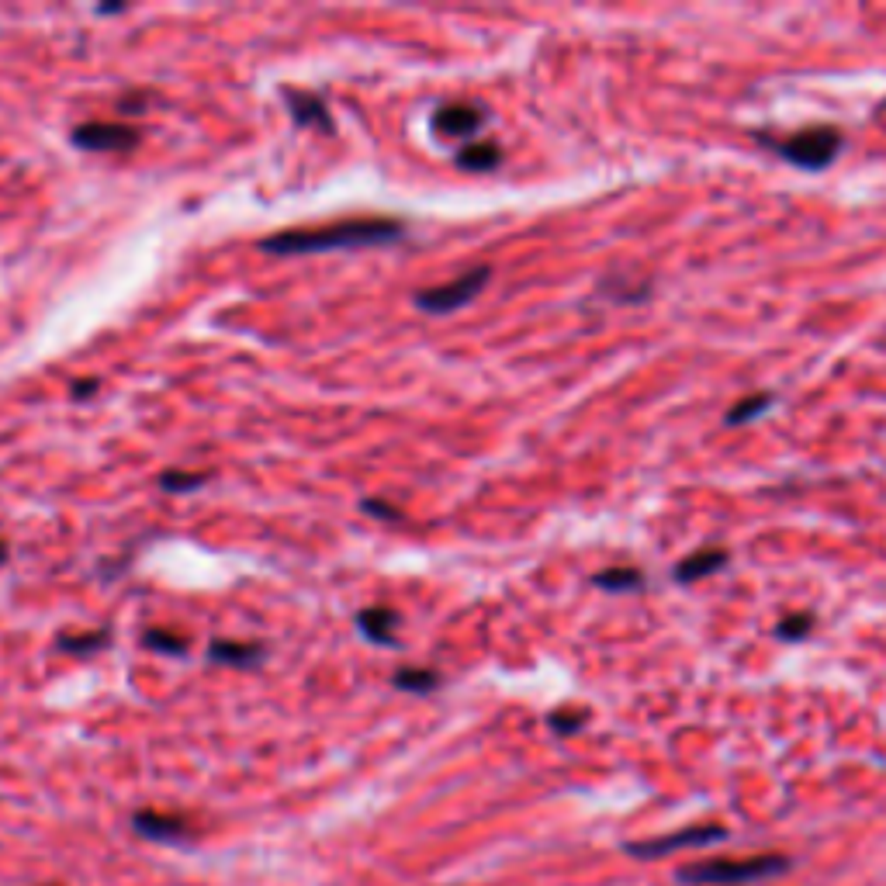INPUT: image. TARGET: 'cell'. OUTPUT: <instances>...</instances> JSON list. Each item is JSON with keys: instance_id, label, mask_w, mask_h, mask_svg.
I'll return each instance as SVG.
<instances>
[{"instance_id": "cell-13", "label": "cell", "mask_w": 886, "mask_h": 886, "mask_svg": "<svg viewBox=\"0 0 886 886\" xmlns=\"http://www.w3.org/2000/svg\"><path fill=\"white\" fill-rule=\"evenodd\" d=\"M260 658H264V651L257 648V644H232V641H219L212 644V662H222V665H257Z\"/></svg>"}, {"instance_id": "cell-12", "label": "cell", "mask_w": 886, "mask_h": 886, "mask_svg": "<svg viewBox=\"0 0 886 886\" xmlns=\"http://www.w3.org/2000/svg\"><path fill=\"white\" fill-rule=\"evenodd\" d=\"M502 160V149L495 142H468L457 153V167L461 170H492Z\"/></svg>"}, {"instance_id": "cell-2", "label": "cell", "mask_w": 886, "mask_h": 886, "mask_svg": "<svg viewBox=\"0 0 886 886\" xmlns=\"http://www.w3.org/2000/svg\"><path fill=\"white\" fill-rule=\"evenodd\" d=\"M786 855H748V859H703L679 869V883L686 886H748L786 873Z\"/></svg>"}, {"instance_id": "cell-10", "label": "cell", "mask_w": 886, "mask_h": 886, "mask_svg": "<svg viewBox=\"0 0 886 886\" xmlns=\"http://www.w3.org/2000/svg\"><path fill=\"white\" fill-rule=\"evenodd\" d=\"M724 565H727L724 547H707V551H696V554H689L686 561H679L675 578H679V582H696V578H707L713 572H720Z\"/></svg>"}, {"instance_id": "cell-18", "label": "cell", "mask_w": 886, "mask_h": 886, "mask_svg": "<svg viewBox=\"0 0 886 886\" xmlns=\"http://www.w3.org/2000/svg\"><path fill=\"white\" fill-rule=\"evenodd\" d=\"M146 644L156 651H167V655H184L187 651V637L174 634V630H146Z\"/></svg>"}, {"instance_id": "cell-21", "label": "cell", "mask_w": 886, "mask_h": 886, "mask_svg": "<svg viewBox=\"0 0 886 886\" xmlns=\"http://www.w3.org/2000/svg\"><path fill=\"white\" fill-rule=\"evenodd\" d=\"M582 724H585V713H578V710H558V713H551V727L558 734H575Z\"/></svg>"}, {"instance_id": "cell-9", "label": "cell", "mask_w": 886, "mask_h": 886, "mask_svg": "<svg viewBox=\"0 0 886 886\" xmlns=\"http://www.w3.org/2000/svg\"><path fill=\"white\" fill-rule=\"evenodd\" d=\"M284 101H288L291 118H295L298 125H322V129H329V111L319 94H309V90H284Z\"/></svg>"}, {"instance_id": "cell-24", "label": "cell", "mask_w": 886, "mask_h": 886, "mask_svg": "<svg viewBox=\"0 0 886 886\" xmlns=\"http://www.w3.org/2000/svg\"><path fill=\"white\" fill-rule=\"evenodd\" d=\"M118 108L129 111V115H139V108H146V97H129V101H122Z\"/></svg>"}, {"instance_id": "cell-8", "label": "cell", "mask_w": 886, "mask_h": 886, "mask_svg": "<svg viewBox=\"0 0 886 886\" xmlns=\"http://www.w3.org/2000/svg\"><path fill=\"white\" fill-rule=\"evenodd\" d=\"M132 828L139 831L142 838H153V842H180V838L191 835V824L180 814H160V810H139L132 817Z\"/></svg>"}, {"instance_id": "cell-25", "label": "cell", "mask_w": 886, "mask_h": 886, "mask_svg": "<svg viewBox=\"0 0 886 886\" xmlns=\"http://www.w3.org/2000/svg\"><path fill=\"white\" fill-rule=\"evenodd\" d=\"M4 558H7V544L0 540V561H4Z\"/></svg>"}, {"instance_id": "cell-3", "label": "cell", "mask_w": 886, "mask_h": 886, "mask_svg": "<svg viewBox=\"0 0 886 886\" xmlns=\"http://www.w3.org/2000/svg\"><path fill=\"white\" fill-rule=\"evenodd\" d=\"M776 149L783 160L793 163V167L821 170L842 153V132L831 129V125H814V129L793 132L790 139H783Z\"/></svg>"}, {"instance_id": "cell-6", "label": "cell", "mask_w": 886, "mask_h": 886, "mask_svg": "<svg viewBox=\"0 0 886 886\" xmlns=\"http://www.w3.org/2000/svg\"><path fill=\"white\" fill-rule=\"evenodd\" d=\"M73 142L90 153H129L139 146V132L122 122H87L73 129Z\"/></svg>"}, {"instance_id": "cell-11", "label": "cell", "mask_w": 886, "mask_h": 886, "mask_svg": "<svg viewBox=\"0 0 886 886\" xmlns=\"http://www.w3.org/2000/svg\"><path fill=\"white\" fill-rule=\"evenodd\" d=\"M357 627L364 630L371 641L392 644V634H395V627H399V613L388 610V606H367V610L357 617Z\"/></svg>"}, {"instance_id": "cell-20", "label": "cell", "mask_w": 886, "mask_h": 886, "mask_svg": "<svg viewBox=\"0 0 886 886\" xmlns=\"http://www.w3.org/2000/svg\"><path fill=\"white\" fill-rule=\"evenodd\" d=\"M208 482V475H187V471H167V475L160 478V485L167 488V492H191V488H198V485H205Z\"/></svg>"}, {"instance_id": "cell-7", "label": "cell", "mask_w": 886, "mask_h": 886, "mask_svg": "<svg viewBox=\"0 0 886 886\" xmlns=\"http://www.w3.org/2000/svg\"><path fill=\"white\" fill-rule=\"evenodd\" d=\"M482 125H485V111L468 101L440 104L437 115H433V129L447 135V139H468V135H475Z\"/></svg>"}, {"instance_id": "cell-17", "label": "cell", "mask_w": 886, "mask_h": 886, "mask_svg": "<svg viewBox=\"0 0 886 886\" xmlns=\"http://www.w3.org/2000/svg\"><path fill=\"white\" fill-rule=\"evenodd\" d=\"M104 641H108V637H104L101 630H87V634H63L59 637V648L70 651V655H90V651L104 648Z\"/></svg>"}, {"instance_id": "cell-19", "label": "cell", "mask_w": 886, "mask_h": 886, "mask_svg": "<svg viewBox=\"0 0 886 886\" xmlns=\"http://www.w3.org/2000/svg\"><path fill=\"white\" fill-rule=\"evenodd\" d=\"M810 630H814V617H810V613H793V617L779 620L776 634L783 637V641H800V637H807Z\"/></svg>"}, {"instance_id": "cell-4", "label": "cell", "mask_w": 886, "mask_h": 886, "mask_svg": "<svg viewBox=\"0 0 886 886\" xmlns=\"http://www.w3.org/2000/svg\"><path fill=\"white\" fill-rule=\"evenodd\" d=\"M727 838V828L720 824H696V828H682L675 835H662V838H648V842H630L627 852L634 859H662V855L682 852V848H703V845H717Z\"/></svg>"}, {"instance_id": "cell-14", "label": "cell", "mask_w": 886, "mask_h": 886, "mask_svg": "<svg viewBox=\"0 0 886 886\" xmlns=\"http://www.w3.org/2000/svg\"><path fill=\"white\" fill-rule=\"evenodd\" d=\"M592 582L599 589H610V592H630V589H641L644 575L637 568H610V572H599Z\"/></svg>"}, {"instance_id": "cell-22", "label": "cell", "mask_w": 886, "mask_h": 886, "mask_svg": "<svg viewBox=\"0 0 886 886\" xmlns=\"http://www.w3.org/2000/svg\"><path fill=\"white\" fill-rule=\"evenodd\" d=\"M364 513L381 516V520H399V509L385 506V502H378V499H367V502H364Z\"/></svg>"}, {"instance_id": "cell-15", "label": "cell", "mask_w": 886, "mask_h": 886, "mask_svg": "<svg viewBox=\"0 0 886 886\" xmlns=\"http://www.w3.org/2000/svg\"><path fill=\"white\" fill-rule=\"evenodd\" d=\"M395 686L409 689V693H430L440 686V675L430 668H402V672H395Z\"/></svg>"}, {"instance_id": "cell-1", "label": "cell", "mask_w": 886, "mask_h": 886, "mask_svg": "<svg viewBox=\"0 0 886 886\" xmlns=\"http://www.w3.org/2000/svg\"><path fill=\"white\" fill-rule=\"evenodd\" d=\"M405 232L399 219H343L329 222L319 229H291L267 236L260 243L264 253H322V250H343V246H371V243H392Z\"/></svg>"}, {"instance_id": "cell-16", "label": "cell", "mask_w": 886, "mask_h": 886, "mask_svg": "<svg viewBox=\"0 0 886 886\" xmlns=\"http://www.w3.org/2000/svg\"><path fill=\"white\" fill-rule=\"evenodd\" d=\"M772 405V395L769 392H758V395H748V399H741L738 405H731V412H727L724 423L727 426H741L748 423V419H755L758 412H765Z\"/></svg>"}, {"instance_id": "cell-5", "label": "cell", "mask_w": 886, "mask_h": 886, "mask_svg": "<svg viewBox=\"0 0 886 886\" xmlns=\"http://www.w3.org/2000/svg\"><path fill=\"white\" fill-rule=\"evenodd\" d=\"M488 274H492V270H488V267H471L468 274L454 277V281H450V284H440V288H430V291H419V295H416V305H419V309H423V312H437V315L461 309V305H468L471 298H475L478 291L485 288V284H488Z\"/></svg>"}, {"instance_id": "cell-23", "label": "cell", "mask_w": 886, "mask_h": 886, "mask_svg": "<svg viewBox=\"0 0 886 886\" xmlns=\"http://www.w3.org/2000/svg\"><path fill=\"white\" fill-rule=\"evenodd\" d=\"M73 395H77V399H90V395L97 392V381L94 378H80V381H73Z\"/></svg>"}]
</instances>
